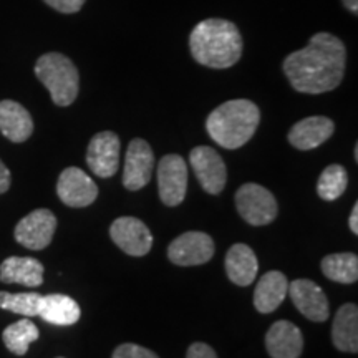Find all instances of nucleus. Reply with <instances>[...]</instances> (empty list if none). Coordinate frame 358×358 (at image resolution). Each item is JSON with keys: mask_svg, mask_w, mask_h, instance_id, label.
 <instances>
[{"mask_svg": "<svg viewBox=\"0 0 358 358\" xmlns=\"http://www.w3.org/2000/svg\"><path fill=\"white\" fill-rule=\"evenodd\" d=\"M345 45L332 34L319 32L306 48L284 60V73L292 87L301 93L319 95L332 92L342 83L345 73Z\"/></svg>", "mask_w": 358, "mask_h": 358, "instance_id": "1", "label": "nucleus"}, {"mask_svg": "<svg viewBox=\"0 0 358 358\" xmlns=\"http://www.w3.org/2000/svg\"><path fill=\"white\" fill-rule=\"evenodd\" d=\"M243 35L229 20L206 19L192 29L189 48L192 58L209 69L224 70L236 65L243 55Z\"/></svg>", "mask_w": 358, "mask_h": 358, "instance_id": "2", "label": "nucleus"}, {"mask_svg": "<svg viewBox=\"0 0 358 358\" xmlns=\"http://www.w3.org/2000/svg\"><path fill=\"white\" fill-rule=\"evenodd\" d=\"M261 122V111L250 100L222 103L206 120L209 136L226 150H237L254 136Z\"/></svg>", "mask_w": 358, "mask_h": 358, "instance_id": "3", "label": "nucleus"}, {"mask_svg": "<svg viewBox=\"0 0 358 358\" xmlns=\"http://www.w3.org/2000/svg\"><path fill=\"white\" fill-rule=\"evenodd\" d=\"M35 75L50 92L57 106H69L77 100L80 77L77 66L62 53H45L35 64Z\"/></svg>", "mask_w": 358, "mask_h": 358, "instance_id": "4", "label": "nucleus"}, {"mask_svg": "<svg viewBox=\"0 0 358 358\" xmlns=\"http://www.w3.org/2000/svg\"><path fill=\"white\" fill-rule=\"evenodd\" d=\"M236 208L250 226H266L277 216V203L272 192L256 182H248L236 192Z\"/></svg>", "mask_w": 358, "mask_h": 358, "instance_id": "5", "label": "nucleus"}, {"mask_svg": "<svg viewBox=\"0 0 358 358\" xmlns=\"http://www.w3.org/2000/svg\"><path fill=\"white\" fill-rule=\"evenodd\" d=\"M57 229V217L50 209H35L15 226V241L30 250L48 248Z\"/></svg>", "mask_w": 358, "mask_h": 358, "instance_id": "6", "label": "nucleus"}, {"mask_svg": "<svg viewBox=\"0 0 358 358\" xmlns=\"http://www.w3.org/2000/svg\"><path fill=\"white\" fill-rule=\"evenodd\" d=\"M214 256V241L206 232H185L169 244L168 257L176 266L189 267L209 262Z\"/></svg>", "mask_w": 358, "mask_h": 358, "instance_id": "7", "label": "nucleus"}, {"mask_svg": "<svg viewBox=\"0 0 358 358\" xmlns=\"http://www.w3.org/2000/svg\"><path fill=\"white\" fill-rule=\"evenodd\" d=\"M159 198L166 206H179L186 198L187 164L179 155H166L158 164Z\"/></svg>", "mask_w": 358, "mask_h": 358, "instance_id": "8", "label": "nucleus"}, {"mask_svg": "<svg viewBox=\"0 0 358 358\" xmlns=\"http://www.w3.org/2000/svg\"><path fill=\"white\" fill-rule=\"evenodd\" d=\"M110 236L123 252L133 257L146 256L153 245V236L150 229L145 222L136 217L124 216L116 219L110 227Z\"/></svg>", "mask_w": 358, "mask_h": 358, "instance_id": "9", "label": "nucleus"}, {"mask_svg": "<svg viewBox=\"0 0 358 358\" xmlns=\"http://www.w3.org/2000/svg\"><path fill=\"white\" fill-rule=\"evenodd\" d=\"M189 161L206 192L209 194L222 192L227 181V169L216 150L209 146H196L191 151Z\"/></svg>", "mask_w": 358, "mask_h": 358, "instance_id": "10", "label": "nucleus"}, {"mask_svg": "<svg viewBox=\"0 0 358 358\" xmlns=\"http://www.w3.org/2000/svg\"><path fill=\"white\" fill-rule=\"evenodd\" d=\"M120 150L122 143L113 131L96 133L90 141L87 151L90 169L100 178L115 176L120 168Z\"/></svg>", "mask_w": 358, "mask_h": 358, "instance_id": "11", "label": "nucleus"}, {"mask_svg": "<svg viewBox=\"0 0 358 358\" xmlns=\"http://www.w3.org/2000/svg\"><path fill=\"white\" fill-rule=\"evenodd\" d=\"M57 194L70 208H87L95 203L98 187L80 168H66L58 178Z\"/></svg>", "mask_w": 358, "mask_h": 358, "instance_id": "12", "label": "nucleus"}, {"mask_svg": "<svg viewBox=\"0 0 358 358\" xmlns=\"http://www.w3.org/2000/svg\"><path fill=\"white\" fill-rule=\"evenodd\" d=\"M155 166V155L145 140H133L129 143L124 158L123 185L129 191H138L150 182Z\"/></svg>", "mask_w": 358, "mask_h": 358, "instance_id": "13", "label": "nucleus"}, {"mask_svg": "<svg viewBox=\"0 0 358 358\" xmlns=\"http://www.w3.org/2000/svg\"><path fill=\"white\" fill-rule=\"evenodd\" d=\"M290 299L297 310L312 322H325L329 319V301L327 295L315 282L308 279H297L289 284Z\"/></svg>", "mask_w": 358, "mask_h": 358, "instance_id": "14", "label": "nucleus"}, {"mask_svg": "<svg viewBox=\"0 0 358 358\" xmlns=\"http://www.w3.org/2000/svg\"><path fill=\"white\" fill-rule=\"evenodd\" d=\"M335 131V124L325 116H308L295 123L289 131V143L302 151L315 150L329 140Z\"/></svg>", "mask_w": 358, "mask_h": 358, "instance_id": "15", "label": "nucleus"}, {"mask_svg": "<svg viewBox=\"0 0 358 358\" xmlns=\"http://www.w3.org/2000/svg\"><path fill=\"white\" fill-rule=\"evenodd\" d=\"M266 348L272 358H299L303 348L301 329L287 320L275 322L266 335Z\"/></svg>", "mask_w": 358, "mask_h": 358, "instance_id": "16", "label": "nucleus"}, {"mask_svg": "<svg viewBox=\"0 0 358 358\" xmlns=\"http://www.w3.org/2000/svg\"><path fill=\"white\" fill-rule=\"evenodd\" d=\"M0 133L12 143H24L32 136L34 120L20 103L0 101Z\"/></svg>", "mask_w": 358, "mask_h": 358, "instance_id": "17", "label": "nucleus"}, {"mask_svg": "<svg viewBox=\"0 0 358 358\" xmlns=\"http://www.w3.org/2000/svg\"><path fill=\"white\" fill-rule=\"evenodd\" d=\"M0 280L38 287L43 282V264L34 257H7L0 266Z\"/></svg>", "mask_w": 358, "mask_h": 358, "instance_id": "18", "label": "nucleus"}, {"mask_svg": "<svg viewBox=\"0 0 358 358\" xmlns=\"http://www.w3.org/2000/svg\"><path fill=\"white\" fill-rule=\"evenodd\" d=\"M259 262L254 250L245 244H234L226 254V272L231 282L245 287L256 280Z\"/></svg>", "mask_w": 358, "mask_h": 358, "instance_id": "19", "label": "nucleus"}, {"mask_svg": "<svg viewBox=\"0 0 358 358\" xmlns=\"http://www.w3.org/2000/svg\"><path fill=\"white\" fill-rule=\"evenodd\" d=\"M287 292V277L279 271H271L257 282L256 292H254V306L261 313H271L284 302Z\"/></svg>", "mask_w": 358, "mask_h": 358, "instance_id": "20", "label": "nucleus"}, {"mask_svg": "<svg viewBox=\"0 0 358 358\" xmlns=\"http://www.w3.org/2000/svg\"><path fill=\"white\" fill-rule=\"evenodd\" d=\"M332 340L340 352H358V308L355 303H343L335 313Z\"/></svg>", "mask_w": 358, "mask_h": 358, "instance_id": "21", "label": "nucleus"}, {"mask_svg": "<svg viewBox=\"0 0 358 358\" xmlns=\"http://www.w3.org/2000/svg\"><path fill=\"white\" fill-rule=\"evenodd\" d=\"M82 310L73 299L64 294H50L42 295L40 302L38 317H42L45 322L53 325H73L80 320Z\"/></svg>", "mask_w": 358, "mask_h": 358, "instance_id": "22", "label": "nucleus"}, {"mask_svg": "<svg viewBox=\"0 0 358 358\" xmlns=\"http://www.w3.org/2000/svg\"><path fill=\"white\" fill-rule=\"evenodd\" d=\"M322 272L327 279L340 284H353L358 279V257L357 254L342 252L330 254L322 261Z\"/></svg>", "mask_w": 358, "mask_h": 358, "instance_id": "23", "label": "nucleus"}, {"mask_svg": "<svg viewBox=\"0 0 358 358\" xmlns=\"http://www.w3.org/2000/svg\"><path fill=\"white\" fill-rule=\"evenodd\" d=\"M40 332L38 327L34 324L32 320L22 319L15 324L8 325L6 330H3L2 338L6 347L15 355H25L29 352L30 343H34L35 340H38Z\"/></svg>", "mask_w": 358, "mask_h": 358, "instance_id": "24", "label": "nucleus"}, {"mask_svg": "<svg viewBox=\"0 0 358 358\" xmlns=\"http://www.w3.org/2000/svg\"><path fill=\"white\" fill-rule=\"evenodd\" d=\"M348 186V173L340 164H330L322 171L319 182H317V192L324 201H335L343 194Z\"/></svg>", "mask_w": 358, "mask_h": 358, "instance_id": "25", "label": "nucleus"}, {"mask_svg": "<svg viewBox=\"0 0 358 358\" xmlns=\"http://www.w3.org/2000/svg\"><path fill=\"white\" fill-rule=\"evenodd\" d=\"M40 302H42V294L37 292H0V308L24 317H37Z\"/></svg>", "mask_w": 358, "mask_h": 358, "instance_id": "26", "label": "nucleus"}, {"mask_svg": "<svg viewBox=\"0 0 358 358\" xmlns=\"http://www.w3.org/2000/svg\"><path fill=\"white\" fill-rule=\"evenodd\" d=\"M111 358H159L156 353L148 350L145 347L134 345V343H123L113 352Z\"/></svg>", "mask_w": 358, "mask_h": 358, "instance_id": "27", "label": "nucleus"}, {"mask_svg": "<svg viewBox=\"0 0 358 358\" xmlns=\"http://www.w3.org/2000/svg\"><path fill=\"white\" fill-rule=\"evenodd\" d=\"M43 2L62 13H75L83 7L85 0H43Z\"/></svg>", "mask_w": 358, "mask_h": 358, "instance_id": "28", "label": "nucleus"}, {"mask_svg": "<svg viewBox=\"0 0 358 358\" xmlns=\"http://www.w3.org/2000/svg\"><path fill=\"white\" fill-rule=\"evenodd\" d=\"M186 358H217V355L209 345H206V343H201V342H196V343H192L189 348H187Z\"/></svg>", "mask_w": 358, "mask_h": 358, "instance_id": "29", "label": "nucleus"}, {"mask_svg": "<svg viewBox=\"0 0 358 358\" xmlns=\"http://www.w3.org/2000/svg\"><path fill=\"white\" fill-rule=\"evenodd\" d=\"M8 187H10V171L0 159V194L7 192Z\"/></svg>", "mask_w": 358, "mask_h": 358, "instance_id": "30", "label": "nucleus"}, {"mask_svg": "<svg viewBox=\"0 0 358 358\" xmlns=\"http://www.w3.org/2000/svg\"><path fill=\"white\" fill-rule=\"evenodd\" d=\"M348 226H350V229L353 234H358V204L353 206L352 209V214H350V219H348Z\"/></svg>", "mask_w": 358, "mask_h": 358, "instance_id": "31", "label": "nucleus"}, {"mask_svg": "<svg viewBox=\"0 0 358 358\" xmlns=\"http://www.w3.org/2000/svg\"><path fill=\"white\" fill-rule=\"evenodd\" d=\"M343 6H345L352 13L358 12V0H343Z\"/></svg>", "mask_w": 358, "mask_h": 358, "instance_id": "32", "label": "nucleus"}, {"mask_svg": "<svg viewBox=\"0 0 358 358\" xmlns=\"http://www.w3.org/2000/svg\"><path fill=\"white\" fill-rule=\"evenodd\" d=\"M58 358H64V357H58Z\"/></svg>", "mask_w": 358, "mask_h": 358, "instance_id": "33", "label": "nucleus"}]
</instances>
